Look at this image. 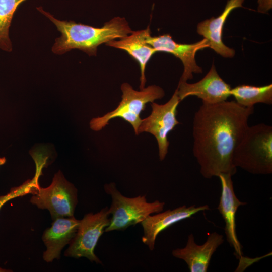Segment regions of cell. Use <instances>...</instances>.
<instances>
[{
	"instance_id": "1",
	"label": "cell",
	"mask_w": 272,
	"mask_h": 272,
	"mask_svg": "<svg viewBox=\"0 0 272 272\" xmlns=\"http://www.w3.org/2000/svg\"><path fill=\"white\" fill-rule=\"evenodd\" d=\"M254 107H245L236 101L203 104L193 119V154L202 176L210 179L221 173L233 176L237 168L234 151L248 127Z\"/></svg>"
},
{
	"instance_id": "2",
	"label": "cell",
	"mask_w": 272,
	"mask_h": 272,
	"mask_svg": "<svg viewBox=\"0 0 272 272\" xmlns=\"http://www.w3.org/2000/svg\"><path fill=\"white\" fill-rule=\"evenodd\" d=\"M36 9L52 22L61 34L55 39L51 48L56 55L79 49L89 56H96L99 45L123 38L133 32L124 18L115 17L103 26L95 27L73 21L60 20L41 6Z\"/></svg>"
},
{
	"instance_id": "3",
	"label": "cell",
	"mask_w": 272,
	"mask_h": 272,
	"mask_svg": "<svg viewBox=\"0 0 272 272\" xmlns=\"http://www.w3.org/2000/svg\"><path fill=\"white\" fill-rule=\"evenodd\" d=\"M233 163L251 174H271L272 127L264 123L248 126L234 151Z\"/></svg>"
},
{
	"instance_id": "4",
	"label": "cell",
	"mask_w": 272,
	"mask_h": 272,
	"mask_svg": "<svg viewBox=\"0 0 272 272\" xmlns=\"http://www.w3.org/2000/svg\"><path fill=\"white\" fill-rule=\"evenodd\" d=\"M122 99L113 111L101 117L94 118L90 122V127L94 131H99L108 124L112 119L121 118L132 126L135 133L138 135V128L142 121L141 113L145 110L148 103L161 99L165 92L160 86L153 85L137 91L127 83L121 86Z\"/></svg>"
},
{
	"instance_id": "5",
	"label": "cell",
	"mask_w": 272,
	"mask_h": 272,
	"mask_svg": "<svg viewBox=\"0 0 272 272\" xmlns=\"http://www.w3.org/2000/svg\"><path fill=\"white\" fill-rule=\"evenodd\" d=\"M106 193L111 197L109 212L112 215L110 223L105 232L124 231L130 226L141 223L148 216L163 211L165 202L147 201L145 195L127 197L122 195L114 183L104 186Z\"/></svg>"
},
{
	"instance_id": "6",
	"label": "cell",
	"mask_w": 272,
	"mask_h": 272,
	"mask_svg": "<svg viewBox=\"0 0 272 272\" xmlns=\"http://www.w3.org/2000/svg\"><path fill=\"white\" fill-rule=\"evenodd\" d=\"M30 202L39 209L48 210L53 220L73 217L78 203L77 190L59 171L48 187L39 186L36 189Z\"/></svg>"
},
{
	"instance_id": "7",
	"label": "cell",
	"mask_w": 272,
	"mask_h": 272,
	"mask_svg": "<svg viewBox=\"0 0 272 272\" xmlns=\"http://www.w3.org/2000/svg\"><path fill=\"white\" fill-rule=\"evenodd\" d=\"M110 215L107 207L95 214L85 215L80 220L77 231L64 252L65 256L75 258L84 257L91 262L102 263L94 250L100 237L110 224Z\"/></svg>"
},
{
	"instance_id": "8",
	"label": "cell",
	"mask_w": 272,
	"mask_h": 272,
	"mask_svg": "<svg viewBox=\"0 0 272 272\" xmlns=\"http://www.w3.org/2000/svg\"><path fill=\"white\" fill-rule=\"evenodd\" d=\"M177 90L166 103H151L152 111L149 116L142 121L138 128V134L149 132L156 138L158 145L159 156L163 161L168 153L169 142L168 134L180 123L176 118L177 107L180 102Z\"/></svg>"
},
{
	"instance_id": "9",
	"label": "cell",
	"mask_w": 272,
	"mask_h": 272,
	"mask_svg": "<svg viewBox=\"0 0 272 272\" xmlns=\"http://www.w3.org/2000/svg\"><path fill=\"white\" fill-rule=\"evenodd\" d=\"M147 43L157 52H165L173 54L183 63L184 70L179 83L187 82L193 78V73H201L202 69L196 64V52L209 47L208 41L203 39L191 44L178 43L173 40L169 34L152 36L151 33L146 37Z\"/></svg>"
},
{
	"instance_id": "10",
	"label": "cell",
	"mask_w": 272,
	"mask_h": 272,
	"mask_svg": "<svg viewBox=\"0 0 272 272\" xmlns=\"http://www.w3.org/2000/svg\"><path fill=\"white\" fill-rule=\"evenodd\" d=\"M230 85L219 76L214 64L206 76L194 83L187 82L178 83L177 88L180 101L195 96L202 100V103L213 104L227 101L231 96Z\"/></svg>"
},
{
	"instance_id": "11",
	"label": "cell",
	"mask_w": 272,
	"mask_h": 272,
	"mask_svg": "<svg viewBox=\"0 0 272 272\" xmlns=\"http://www.w3.org/2000/svg\"><path fill=\"white\" fill-rule=\"evenodd\" d=\"M208 210L209 207L207 205L198 207L195 205L189 207L183 205L173 210L169 209L153 216L149 215L141 223L143 229L142 242L150 250H153L157 236L162 231L200 211Z\"/></svg>"
},
{
	"instance_id": "12",
	"label": "cell",
	"mask_w": 272,
	"mask_h": 272,
	"mask_svg": "<svg viewBox=\"0 0 272 272\" xmlns=\"http://www.w3.org/2000/svg\"><path fill=\"white\" fill-rule=\"evenodd\" d=\"M223 236L216 232L209 234L202 245L197 244L192 234L188 237L185 247L173 250L172 255L184 260L191 272H206L211 257L224 242Z\"/></svg>"
},
{
	"instance_id": "13",
	"label": "cell",
	"mask_w": 272,
	"mask_h": 272,
	"mask_svg": "<svg viewBox=\"0 0 272 272\" xmlns=\"http://www.w3.org/2000/svg\"><path fill=\"white\" fill-rule=\"evenodd\" d=\"M221 184V194L217 208L225 223V233L230 245L233 247L237 256H242V246L236 232L235 216L238 208L247 204L236 196L232 175L221 173L218 175Z\"/></svg>"
},
{
	"instance_id": "14",
	"label": "cell",
	"mask_w": 272,
	"mask_h": 272,
	"mask_svg": "<svg viewBox=\"0 0 272 272\" xmlns=\"http://www.w3.org/2000/svg\"><path fill=\"white\" fill-rule=\"evenodd\" d=\"M79 223L80 220L74 216L59 218L54 220L51 226L44 231L42 239L46 247L43 255L46 262L60 258L61 250L75 236Z\"/></svg>"
},
{
	"instance_id": "15",
	"label": "cell",
	"mask_w": 272,
	"mask_h": 272,
	"mask_svg": "<svg viewBox=\"0 0 272 272\" xmlns=\"http://www.w3.org/2000/svg\"><path fill=\"white\" fill-rule=\"evenodd\" d=\"M244 0H228L222 13L197 24V32L208 41L209 47L226 58H232L235 50L227 46L222 41L223 29L226 19L235 9L242 7Z\"/></svg>"
},
{
	"instance_id": "16",
	"label": "cell",
	"mask_w": 272,
	"mask_h": 272,
	"mask_svg": "<svg viewBox=\"0 0 272 272\" xmlns=\"http://www.w3.org/2000/svg\"><path fill=\"white\" fill-rule=\"evenodd\" d=\"M151 33L149 26L146 29L134 31L118 40H112L106 45L126 51L136 60L140 66L141 76L140 89L145 88L146 81L145 69L147 63L156 50L146 41L147 35Z\"/></svg>"
},
{
	"instance_id": "17",
	"label": "cell",
	"mask_w": 272,
	"mask_h": 272,
	"mask_svg": "<svg viewBox=\"0 0 272 272\" xmlns=\"http://www.w3.org/2000/svg\"><path fill=\"white\" fill-rule=\"evenodd\" d=\"M236 102L245 107H254L257 103L272 104V84L262 86L238 85L230 91Z\"/></svg>"
},
{
	"instance_id": "18",
	"label": "cell",
	"mask_w": 272,
	"mask_h": 272,
	"mask_svg": "<svg viewBox=\"0 0 272 272\" xmlns=\"http://www.w3.org/2000/svg\"><path fill=\"white\" fill-rule=\"evenodd\" d=\"M26 0H0V49L12 50L9 29L14 13L19 6Z\"/></svg>"
},
{
	"instance_id": "19",
	"label": "cell",
	"mask_w": 272,
	"mask_h": 272,
	"mask_svg": "<svg viewBox=\"0 0 272 272\" xmlns=\"http://www.w3.org/2000/svg\"><path fill=\"white\" fill-rule=\"evenodd\" d=\"M39 176V174L36 173L33 179L27 180L18 187L12 188L7 194L0 195V210L6 202L12 199L27 194L34 193L39 186L38 181Z\"/></svg>"
},
{
	"instance_id": "20",
	"label": "cell",
	"mask_w": 272,
	"mask_h": 272,
	"mask_svg": "<svg viewBox=\"0 0 272 272\" xmlns=\"http://www.w3.org/2000/svg\"><path fill=\"white\" fill-rule=\"evenodd\" d=\"M257 10L260 13H267L272 8V0H257Z\"/></svg>"
},
{
	"instance_id": "21",
	"label": "cell",
	"mask_w": 272,
	"mask_h": 272,
	"mask_svg": "<svg viewBox=\"0 0 272 272\" xmlns=\"http://www.w3.org/2000/svg\"><path fill=\"white\" fill-rule=\"evenodd\" d=\"M6 162L5 157H0V166L4 164Z\"/></svg>"
},
{
	"instance_id": "22",
	"label": "cell",
	"mask_w": 272,
	"mask_h": 272,
	"mask_svg": "<svg viewBox=\"0 0 272 272\" xmlns=\"http://www.w3.org/2000/svg\"><path fill=\"white\" fill-rule=\"evenodd\" d=\"M12 271V270L10 269H6L0 267V272H10Z\"/></svg>"
}]
</instances>
